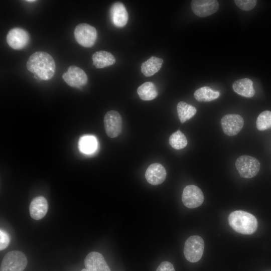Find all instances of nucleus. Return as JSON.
<instances>
[{
	"label": "nucleus",
	"instance_id": "obj_1",
	"mask_svg": "<svg viewBox=\"0 0 271 271\" xmlns=\"http://www.w3.org/2000/svg\"><path fill=\"white\" fill-rule=\"evenodd\" d=\"M28 70L44 80L51 79L55 72V63L48 53L38 51L33 53L27 62Z\"/></svg>",
	"mask_w": 271,
	"mask_h": 271
},
{
	"label": "nucleus",
	"instance_id": "obj_2",
	"mask_svg": "<svg viewBox=\"0 0 271 271\" xmlns=\"http://www.w3.org/2000/svg\"><path fill=\"white\" fill-rule=\"evenodd\" d=\"M228 222L234 231L242 234H251L255 232L257 228V221L255 217L242 210L232 212L229 215Z\"/></svg>",
	"mask_w": 271,
	"mask_h": 271
},
{
	"label": "nucleus",
	"instance_id": "obj_3",
	"mask_svg": "<svg viewBox=\"0 0 271 271\" xmlns=\"http://www.w3.org/2000/svg\"><path fill=\"white\" fill-rule=\"evenodd\" d=\"M27 264V258L24 253L14 250L8 252L3 258L0 271H23Z\"/></svg>",
	"mask_w": 271,
	"mask_h": 271
},
{
	"label": "nucleus",
	"instance_id": "obj_4",
	"mask_svg": "<svg viewBox=\"0 0 271 271\" xmlns=\"http://www.w3.org/2000/svg\"><path fill=\"white\" fill-rule=\"evenodd\" d=\"M204 250L203 238L198 235L190 236L185 241L184 254L186 259L191 262L199 261L202 256Z\"/></svg>",
	"mask_w": 271,
	"mask_h": 271
},
{
	"label": "nucleus",
	"instance_id": "obj_5",
	"mask_svg": "<svg viewBox=\"0 0 271 271\" xmlns=\"http://www.w3.org/2000/svg\"><path fill=\"white\" fill-rule=\"evenodd\" d=\"M235 166L241 177L249 179L257 175L260 165L257 159L250 156L243 155L236 159Z\"/></svg>",
	"mask_w": 271,
	"mask_h": 271
},
{
	"label": "nucleus",
	"instance_id": "obj_6",
	"mask_svg": "<svg viewBox=\"0 0 271 271\" xmlns=\"http://www.w3.org/2000/svg\"><path fill=\"white\" fill-rule=\"evenodd\" d=\"M77 43L83 47L93 46L97 39V31L94 27L85 23L77 25L74 32Z\"/></svg>",
	"mask_w": 271,
	"mask_h": 271
},
{
	"label": "nucleus",
	"instance_id": "obj_7",
	"mask_svg": "<svg viewBox=\"0 0 271 271\" xmlns=\"http://www.w3.org/2000/svg\"><path fill=\"white\" fill-rule=\"evenodd\" d=\"M182 200L184 205L189 208L200 206L204 201V195L201 190L194 185L186 186L183 191Z\"/></svg>",
	"mask_w": 271,
	"mask_h": 271
},
{
	"label": "nucleus",
	"instance_id": "obj_8",
	"mask_svg": "<svg viewBox=\"0 0 271 271\" xmlns=\"http://www.w3.org/2000/svg\"><path fill=\"white\" fill-rule=\"evenodd\" d=\"M104 125L105 132L109 138L117 137L122 130V121L120 114L115 110L108 111L104 117Z\"/></svg>",
	"mask_w": 271,
	"mask_h": 271
},
{
	"label": "nucleus",
	"instance_id": "obj_9",
	"mask_svg": "<svg viewBox=\"0 0 271 271\" xmlns=\"http://www.w3.org/2000/svg\"><path fill=\"white\" fill-rule=\"evenodd\" d=\"M220 123L224 133L228 136H233L242 128L244 120L239 114H228L222 117Z\"/></svg>",
	"mask_w": 271,
	"mask_h": 271
},
{
	"label": "nucleus",
	"instance_id": "obj_10",
	"mask_svg": "<svg viewBox=\"0 0 271 271\" xmlns=\"http://www.w3.org/2000/svg\"><path fill=\"white\" fill-rule=\"evenodd\" d=\"M8 45L15 50H20L26 47L30 41L28 33L20 28L11 29L6 38Z\"/></svg>",
	"mask_w": 271,
	"mask_h": 271
},
{
	"label": "nucleus",
	"instance_id": "obj_11",
	"mask_svg": "<svg viewBox=\"0 0 271 271\" xmlns=\"http://www.w3.org/2000/svg\"><path fill=\"white\" fill-rule=\"evenodd\" d=\"M62 78L70 86L80 88L85 85L88 80L85 72L81 68L74 66H70L65 72Z\"/></svg>",
	"mask_w": 271,
	"mask_h": 271
},
{
	"label": "nucleus",
	"instance_id": "obj_12",
	"mask_svg": "<svg viewBox=\"0 0 271 271\" xmlns=\"http://www.w3.org/2000/svg\"><path fill=\"white\" fill-rule=\"evenodd\" d=\"M191 8L196 16L205 17L215 13L219 8V4L216 0H193Z\"/></svg>",
	"mask_w": 271,
	"mask_h": 271
},
{
	"label": "nucleus",
	"instance_id": "obj_13",
	"mask_svg": "<svg viewBox=\"0 0 271 271\" xmlns=\"http://www.w3.org/2000/svg\"><path fill=\"white\" fill-rule=\"evenodd\" d=\"M84 265L87 271H111L103 255L96 251L88 254L84 260Z\"/></svg>",
	"mask_w": 271,
	"mask_h": 271
},
{
	"label": "nucleus",
	"instance_id": "obj_14",
	"mask_svg": "<svg viewBox=\"0 0 271 271\" xmlns=\"http://www.w3.org/2000/svg\"><path fill=\"white\" fill-rule=\"evenodd\" d=\"M110 16L112 23L117 28L124 27L128 21V13L120 2L113 3L110 7Z\"/></svg>",
	"mask_w": 271,
	"mask_h": 271
},
{
	"label": "nucleus",
	"instance_id": "obj_15",
	"mask_svg": "<svg viewBox=\"0 0 271 271\" xmlns=\"http://www.w3.org/2000/svg\"><path fill=\"white\" fill-rule=\"evenodd\" d=\"M166 176L165 168L159 163H153L150 165L145 173L147 181L153 185L161 184L165 181Z\"/></svg>",
	"mask_w": 271,
	"mask_h": 271
},
{
	"label": "nucleus",
	"instance_id": "obj_16",
	"mask_svg": "<svg viewBox=\"0 0 271 271\" xmlns=\"http://www.w3.org/2000/svg\"><path fill=\"white\" fill-rule=\"evenodd\" d=\"M48 207V203L45 198L43 196L37 197L30 204V216L34 219L40 220L46 214Z\"/></svg>",
	"mask_w": 271,
	"mask_h": 271
},
{
	"label": "nucleus",
	"instance_id": "obj_17",
	"mask_svg": "<svg viewBox=\"0 0 271 271\" xmlns=\"http://www.w3.org/2000/svg\"><path fill=\"white\" fill-rule=\"evenodd\" d=\"M233 90L240 96L252 97L255 94L252 81L247 78L235 81L232 84Z\"/></svg>",
	"mask_w": 271,
	"mask_h": 271
},
{
	"label": "nucleus",
	"instance_id": "obj_18",
	"mask_svg": "<svg viewBox=\"0 0 271 271\" xmlns=\"http://www.w3.org/2000/svg\"><path fill=\"white\" fill-rule=\"evenodd\" d=\"M92 59L97 68H102L114 64L115 59L113 55L105 51H99L94 53Z\"/></svg>",
	"mask_w": 271,
	"mask_h": 271
},
{
	"label": "nucleus",
	"instance_id": "obj_19",
	"mask_svg": "<svg viewBox=\"0 0 271 271\" xmlns=\"http://www.w3.org/2000/svg\"><path fill=\"white\" fill-rule=\"evenodd\" d=\"M163 63L162 58L152 56L142 64L141 71L145 76L150 77L160 70Z\"/></svg>",
	"mask_w": 271,
	"mask_h": 271
},
{
	"label": "nucleus",
	"instance_id": "obj_20",
	"mask_svg": "<svg viewBox=\"0 0 271 271\" xmlns=\"http://www.w3.org/2000/svg\"><path fill=\"white\" fill-rule=\"evenodd\" d=\"M78 147L80 151L84 154H92L96 151L98 147L97 139L93 136H83L79 140Z\"/></svg>",
	"mask_w": 271,
	"mask_h": 271
},
{
	"label": "nucleus",
	"instance_id": "obj_21",
	"mask_svg": "<svg viewBox=\"0 0 271 271\" xmlns=\"http://www.w3.org/2000/svg\"><path fill=\"white\" fill-rule=\"evenodd\" d=\"M137 93L143 100H153L158 95L157 88L151 82H146L140 85L137 89Z\"/></svg>",
	"mask_w": 271,
	"mask_h": 271
},
{
	"label": "nucleus",
	"instance_id": "obj_22",
	"mask_svg": "<svg viewBox=\"0 0 271 271\" xmlns=\"http://www.w3.org/2000/svg\"><path fill=\"white\" fill-rule=\"evenodd\" d=\"M220 92L214 91L208 86H203L197 89L194 93L195 98L200 102L211 101L218 98Z\"/></svg>",
	"mask_w": 271,
	"mask_h": 271
},
{
	"label": "nucleus",
	"instance_id": "obj_23",
	"mask_svg": "<svg viewBox=\"0 0 271 271\" xmlns=\"http://www.w3.org/2000/svg\"><path fill=\"white\" fill-rule=\"evenodd\" d=\"M178 117L181 123L192 118L196 113V108L184 101L179 102L177 105Z\"/></svg>",
	"mask_w": 271,
	"mask_h": 271
},
{
	"label": "nucleus",
	"instance_id": "obj_24",
	"mask_svg": "<svg viewBox=\"0 0 271 271\" xmlns=\"http://www.w3.org/2000/svg\"><path fill=\"white\" fill-rule=\"evenodd\" d=\"M169 143L173 148L180 150L187 145L188 142L184 134L179 130L170 136Z\"/></svg>",
	"mask_w": 271,
	"mask_h": 271
},
{
	"label": "nucleus",
	"instance_id": "obj_25",
	"mask_svg": "<svg viewBox=\"0 0 271 271\" xmlns=\"http://www.w3.org/2000/svg\"><path fill=\"white\" fill-rule=\"evenodd\" d=\"M256 125L260 131L271 128V111L265 110L260 113L256 119Z\"/></svg>",
	"mask_w": 271,
	"mask_h": 271
},
{
	"label": "nucleus",
	"instance_id": "obj_26",
	"mask_svg": "<svg viewBox=\"0 0 271 271\" xmlns=\"http://www.w3.org/2000/svg\"><path fill=\"white\" fill-rule=\"evenodd\" d=\"M234 2L240 9L243 11H250L255 7L257 1L255 0H235Z\"/></svg>",
	"mask_w": 271,
	"mask_h": 271
},
{
	"label": "nucleus",
	"instance_id": "obj_27",
	"mask_svg": "<svg viewBox=\"0 0 271 271\" xmlns=\"http://www.w3.org/2000/svg\"><path fill=\"white\" fill-rule=\"evenodd\" d=\"M10 237L8 233L2 229L0 230V250L5 249L9 244Z\"/></svg>",
	"mask_w": 271,
	"mask_h": 271
},
{
	"label": "nucleus",
	"instance_id": "obj_28",
	"mask_svg": "<svg viewBox=\"0 0 271 271\" xmlns=\"http://www.w3.org/2000/svg\"><path fill=\"white\" fill-rule=\"evenodd\" d=\"M156 271H175L173 265L167 261H163L158 267Z\"/></svg>",
	"mask_w": 271,
	"mask_h": 271
},
{
	"label": "nucleus",
	"instance_id": "obj_29",
	"mask_svg": "<svg viewBox=\"0 0 271 271\" xmlns=\"http://www.w3.org/2000/svg\"><path fill=\"white\" fill-rule=\"evenodd\" d=\"M26 2H28V3H33V2H36V1H34V0H33V1H28L27 0V1H26Z\"/></svg>",
	"mask_w": 271,
	"mask_h": 271
},
{
	"label": "nucleus",
	"instance_id": "obj_30",
	"mask_svg": "<svg viewBox=\"0 0 271 271\" xmlns=\"http://www.w3.org/2000/svg\"><path fill=\"white\" fill-rule=\"evenodd\" d=\"M81 271H87V270L86 268L82 269Z\"/></svg>",
	"mask_w": 271,
	"mask_h": 271
}]
</instances>
